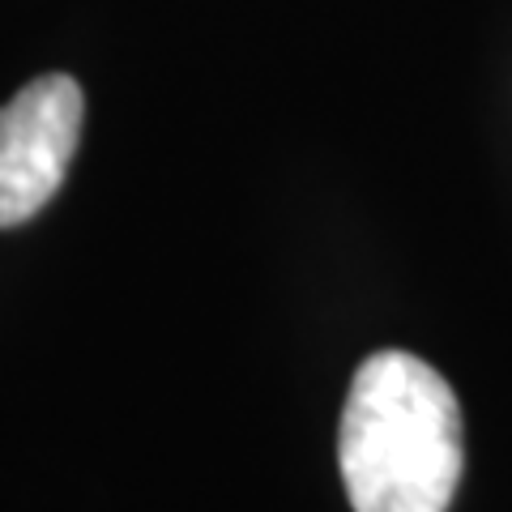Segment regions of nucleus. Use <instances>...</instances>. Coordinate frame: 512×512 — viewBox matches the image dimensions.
I'll list each match as a JSON object with an SVG mask.
<instances>
[{"instance_id": "nucleus-1", "label": "nucleus", "mask_w": 512, "mask_h": 512, "mask_svg": "<svg viewBox=\"0 0 512 512\" xmlns=\"http://www.w3.org/2000/svg\"><path fill=\"white\" fill-rule=\"evenodd\" d=\"M338 466L355 512H448L466 466L461 406L410 350H376L350 384Z\"/></svg>"}, {"instance_id": "nucleus-2", "label": "nucleus", "mask_w": 512, "mask_h": 512, "mask_svg": "<svg viewBox=\"0 0 512 512\" xmlns=\"http://www.w3.org/2000/svg\"><path fill=\"white\" fill-rule=\"evenodd\" d=\"M86 99L69 73H47L0 107V231L30 222L60 192L82 137Z\"/></svg>"}]
</instances>
